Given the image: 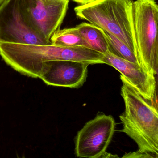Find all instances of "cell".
<instances>
[{
    "mask_svg": "<svg viewBox=\"0 0 158 158\" xmlns=\"http://www.w3.org/2000/svg\"><path fill=\"white\" fill-rule=\"evenodd\" d=\"M5 0H0V3H1L2 2H4Z\"/></svg>",
    "mask_w": 158,
    "mask_h": 158,
    "instance_id": "obj_16",
    "label": "cell"
},
{
    "mask_svg": "<svg viewBox=\"0 0 158 158\" xmlns=\"http://www.w3.org/2000/svg\"><path fill=\"white\" fill-rule=\"evenodd\" d=\"M113 117L103 113L85 123L75 140V154L78 158L105 157L115 130Z\"/></svg>",
    "mask_w": 158,
    "mask_h": 158,
    "instance_id": "obj_6",
    "label": "cell"
},
{
    "mask_svg": "<svg viewBox=\"0 0 158 158\" xmlns=\"http://www.w3.org/2000/svg\"><path fill=\"white\" fill-rule=\"evenodd\" d=\"M88 44L89 48L101 53L109 50V44L104 30L91 23H82L76 27Z\"/></svg>",
    "mask_w": 158,
    "mask_h": 158,
    "instance_id": "obj_10",
    "label": "cell"
},
{
    "mask_svg": "<svg viewBox=\"0 0 158 158\" xmlns=\"http://www.w3.org/2000/svg\"><path fill=\"white\" fill-rule=\"evenodd\" d=\"M121 95L125 109L120 116L121 131L137 144L138 151L153 154L158 158V107L154 101L144 98L129 80L120 75Z\"/></svg>",
    "mask_w": 158,
    "mask_h": 158,
    "instance_id": "obj_2",
    "label": "cell"
},
{
    "mask_svg": "<svg viewBox=\"0 0 158 158\" xmlns=\"http://www.w3.org/2000/svg\"><path fill=\"white\" fill-rule=\"evenodd\" d=\"M133 0H96L75 8L80 19L111 33L128 45L137 58L134 25Z\"/></svg>",
    "mask_w": 158,
    "mask_h": 158,
    "instance_id": "obj_3",
    "label": "cell"
},
{
    "mask_svg": "<svg viewBox=\"0 0 158 158\" xmlns=\"http://www.w3.org/2000/svg\"><path fill=\"white\" fill-rule=\"evenodd\" d=\"M104 54L89 48L49 45H26L0 42V56L14 69L28 77L40 78L43 63L73 60L89 65L104 64Z\"/></svg>",
    "mask_w": 158,
    "mask_h": 158,
    "instance_id": "obj_1",
    "label": "cell"
},
{
    "mask_svg": "<svg viewBox=\"0 0 158 158\" xmlns=\"http://www.w3.org/2000/svg\"><path fill=\"white\" fill-rule=\"evenodd\" d=\"M155 74L154 75L155 81H156V86H155V95L154 101L158 107V33L156 44V53H155Z\"/></svg>",
    "mask_w": 158,
    "mask_h": 158,
    "instance_id": "obj_13",
    "label": "cell"
},
{
    "mask_svg": "<svg viewBox=\"0 0 158 158\" xmlns=\"http://www.w3.org/2000/svg\"><path fill=\"white\" fill-rule=\"evenodd\" d=\"M138 65L154 76L158 33V4L156 0H136L133 5Z\"/></svg>",
    "mask_w": 158,
    "mask_h": 158,
    "instance_id": "obj_4",
    "label": "cell"
},
{
    "mask_svg": "<svg viewBox=\"0 0 158 158\" xmlns=\"http://www.w3.org/2000/svg\"><path fill=\"white\" fill-rule=\"evenodd\" d=\"M104 31L108 42L110 52L117 56L138 64L135 53L128 45L111 33Z\"/></svg>",
    "mask_w": 158,
    "mask_h": 158,
    "instance_id": "obj_12",
    "label": "cell"
},
{
    "mask_svg": "<svg viewBox=\"0 0 158 158\" xmlns=\"http://www.w3.org/2000/svg\"><path fill=\"white\" fill-rule=\"evenodd\" d=\"M51 41L53 44L59 46H78L90 49L88 44L76 27L63 29H59L52 35Z\"/></svg>",
    "mask_w": 158,
    "mask_h": 158,
    "instance_id": "obj_11",
    "label": "cell"
},
{
    "mask_svg": "<svg viewBox=\"0 0 158 158\" xmlns=\"http://www.w3.org/2000/svg\"><path fill=\"white\" fill-rule=\"evenodd\" d=\"M73 1L81 5H85L94 2L96 0H73Z\"/></svg>",
    "mask_w": 158,
    "mask_h": 158,
    "instance_id": "obj_15",
    "label": "cell"
},
{
    "mask_svg": "<svg viewBox=\"0 0 158 158\" xmlns=\"http://www.w3.org/2000/svg\"><path fill=\"white\" fill-rule=\"evenodd\" d=\"M54 1H62V0H54Z\"/></svg>",
    "mask_w": 158,
    "mask_h": 158,
    "instance_id": "obj_17",
    "label": "cell"
},
{
    "mask_svg": "<svg viewBox=\"0 0 158 158\" xmlns=\"http://www.w3.org/2000/svg\"><path fill=\"white\" fill-rule=\"evenodd\" d=\"M26 20L47 41L60 29L68 9L69 0H18Z\"/></svg>",
    "mask_w": 158,
    "mask_h": 158,
    "instance_id": "obj_5",
    "label": "cell"
},
{
    "mask_svg": "<svg viewBox=\"0 0 158 158\" xmlns=\"http://www.w3.org/2000/svg\"><path fill=\"white\" fill-rule=\"evenodd\" d=\"M103 62L119 71L144 98L154 101L155 77L144 71L138 64L117 56L109 50L103 55Z\"/></svg>",
    "mask_w": 158,
    "mask_h": 158,
    "instance_id": "obj_9",
    "label": "cell"
},
{
    "mask_svg": "<svg viewBox=\"0 0 158 158\" xmlns=\"http://www.w3.org/2000/svg\"><path fill=\"white\" fill-rule=\"evenodd\" d=\"M89 65L73 60L47 61L42 66L40 79L48 85L79 88L86 81Z\"/></svg>",
    "mask_w": 158,
    "mask_h": 158,
    "instance_id": "obj_8",
    "label": "cell"
},
{
    "mask_svg": "<svg viewBox=\"0 0 158 158\" xmlns=\"http://www.w3.org/2000/svg\"><path fill=\"white\" fill-rule=\"evenodd\" d=\"M123 158H157L156 155L148 153H141L138 151L125 154Z\"/></svg>",
    "mask_w": 158,
    "mask_h": 158,
    "instance_id": "obj_14",
    "label": "cell"
},
{
    "mask_svg": "<svg viewBox=\"0 0 158 158\" xmlns=\"http://www.w3.org/2000/svg\"><path fill=\"white\" fill-rule=\"evenodd\" d=\"M0 42L26 45L51 44L31 28L18 0L0 3Z\"/></svg>",
    "mask_w": 158,
    "mask_h": 158,
    "instance_id": "obj_7",
    "label": "cell"
}]
</instances>
